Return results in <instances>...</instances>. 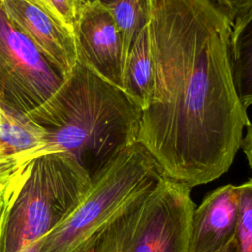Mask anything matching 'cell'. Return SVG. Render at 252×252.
<instances>
[{"label": "cell", "instance_id": "obj_16", "mask_svg": "<svg viewBox=\"0 0 252 252\" xmlns=\"http://www.w3.org/2000/svg\"><path fill=\"white\" fill-rule=\"evenodd\" d=\"M23 168L10 180L4 190L0 193V252H2V235L6 213L21 185Z\"/></svg>", "mask_w": 252, "mask_h": 252}, {"label": "cell", "instance_id": "obj_17", "mask_svg": "<svg viewBox=\"0 0 252 252\" xmlns=\"http://www.w3.org/2000/svg\"><path fill=\"white\" fill-rule=\"evenodd\" d=\"M232 24L252 8V0H210Z\"/></svg>", "mask_w": 252, "mask_h": 252}, {"label": "cell", "instance_id": "obj_18", "mask_svg": "<svg viewBox=\"0 0 252 252\" xmlns=\"http://www.w3.org/2000/svg\"><path fill=\"white\" fill-rule=\"evenodd\" d=\"M246 134L241 141V148L246 157L250 168H252V123H250L246 127Z\"/></svg>", "mask_w": 252, "mask_h": 252}, {"label": "cell", "instance_id": "obj_7", "mask_svg": "<svg viewBox=\"0 0 252 252\" xmlns=\"http://www.w3.org/2000/svg\"><path fill=\"white\" fill-rule=\"evenodd\" d=\"M11 24L66 78L78 61L73 28L40 0H1Z\"/></svg>", "mask_w": 252, "mask_h": 252}, {"label": "cell", "instance_id": "obj_19", "mask_svg": "<svg viewBox=\"0 0 252 252\" xmlns=\"http://www.w3.org/2000/svg\"><path fill=\"white\" fill-rule=\"evenodd\" d=\"M217 252H238V247H237L235 239L232 240L230 243H228L225 247H223L222 249H220Z\"/></svg>", "mask_w": 252, "mask_h": 252}, {"label": "cell", "instance_id": "obj_9", "mask_svg": "<svg viewBox=\"0 0 252 252\" xmlns=\"http://www.w3.org/2000/svg\"><path fill=\"white\" fill-rule=\"evenodd\" d=\"M237 208V185H222L208 194L192 214L189 252H217L234 240Z\"/></svg>", "mask_w": 252, "mask_h": 252}, {"label": "cell", "instance_id": "obj_12", "mask_svg": "<svg viewBox=\"0 0 252 252\" xmlns=\"http://www.w3.org/2000/svg\"><path fill=\"white\" fill-rule=\"evenodd\" d=\"M229 61L236 93L247 108L252 104V8L231 26Z\"/></svg>", "mask_w": 252, "mask_h": 252}, {"label": "cell", "instance_id": "obj_14", "mask_svg": "<svg viewBox=\"0 0 252 252\" xmlns=\"http://www.w3.org/2000/svg\"><path fill=\"white\" fill-rule=\"evenodd\" d=\"M238 186L235 241L238 252H252V177Z\"/></svg>", "mask_w": 252, "mask_h": 252}, {"label": "cell", "instance_id": "obj_3", "mask_svg": "<svg viewBox=\"0 0 252 252\" xmlns=\"http://www.w3.org/2000/svg\"><path fill=\"white\" fill-rule=\"evenodd\" d=\"M92 179L67 152L41 155L22 171L5 217L2 252H24L62 223L84 201Z\"/></svg>", "mask_w": 252, "mask_h": 252}, {"label": "cell", "instance_id": "obj_2", "mask_svg": "<svg viewBox=\"0 0 252 252\" xmlns=\"http://www.w3.org/2000/svg\"><path fill=\"white\" fill-rule=\"evenodd\" d=\"M27 115L56 152L77 159L93 182L138 142L142 108L78 60L55 93Z\"/></svg>", "mask_w": 252, "mask_h": 252}, {"label": "cell", "instance_id": "obj_15", "mask_svg": "<svg viewBox=\"0 0 252 252\" xmlns=\"http://www.w3.org/2000/svg\"><path fill=\"white\" fill-rule=\"evenodd\" d=\"M56 15H58L67 25L73 28L79 16L82 0H40Z\"/></svg>", "mask_w": 252, "mask_h": 252}, {"label": "cell", "instance_id": "obj_10", "mask_svg": "<svg viewBox=\"0 0 252 252\" xmlns=\"http://www.w3.org/2000/svg\"><path fill=\"white\" fill-rule=\"evenodd\" d=\"M53 152L43 129L27 114L0 103V193L24 166Z\"/></svg>", "mask_w": 252, "mask_h": 252}, {"label": "cell", "instance_id": "obj_20", "mask_svg": "<svg viewBox=\"0 0 252 252\" xmlns=\"http://www.w3.org/2000/svg\"><path fill=\"white\" fill-rule=\"evenodd\" d=\"M0 2H1V0H0Z\"/></svg>", "mask_w": 252, "mask_h": 252}, {"label": "cell", "instance_id": "obj_8", "mask_svg": "<svg viewBox=\"0 0 252 252\" xmlns=\"http://www.w3.org/2000/svg\"><path fill=\"white\" fill-rule=\"evenodd\" d=\"M73 31L78 60L122 89L125 54L109 11L97 0L83 1Z\"/></svg>", "mask_w": 252, "mask_h": 252}, {"label": "cell", "instance_id": "obj_11", "mask_svg": "<svg viewBox=\"0 0 252 252\" xmlns=\"http://www.w3.org/2000/svg\"><path fill=\"white\" fill-rule=\"evenodd\" d=\"M155 79L150 24L138 34L131 45L124 64L122 90L142 109L151 98Z\"/></svg>", "mask_w": 252, "mask_h": 252}, {"label": "cell", "instance_id": "obj_5", "mask_svg": "<svg viewBox=\"0 0 252 252\" xmlns=\"http://www.w3.org/2000/svg\"><path fill=\"white\" fill-rule=\"evenodd\" d=\"M191 188L162 177L113 220L91 252H189Z\"/></svg>", "mask_w": 252, "mask_h": 252}, {"label": "cell", "instance_id": "obj_13", "mask_svg": "<svg viewBox=\"0 0 252 252\" xmlns=\"http://www.w3.org/2000/svg\"><path fill=\"white\" fill-rule=\"evenodd\" d=\"M111 14L119 32L125 60L140 32L150 24L152 0H97ZM125 64V63H124Z\"/></svg>", "mask_w": 252, "mask_h": 252}, {"label": "cell", "instance_id": "obj_6", "mask_svg": "<svg viewBox=\"0 0 252 252\" xmlns=\"http://www.w3.org/2000/svg\"><path fill=\"white\" fill-rule=\"evenodd\" d=\"M64 79L11 24L0 5V103L29 114L44 103Z\"/></svg>", "mask_w": 252, "mask_h": 252}, {"label": "cell", "instance_id": "obj_4", "mask_svg": "<svg viewBox=\"0 0 252 252\" xmlns=\"http://www.w3.org/2000/svg\"><path fill=\"white\" fill-rule=\"evenodd\" d=\"M162 177L149 151L139 142L131 145L92 182L79 207L40 239L38 252H91L124 209Z\"/></svg>", "mask_w": 252, "mask_h": 252}, {"label": "cell", "instance_id": "obj_1", "mask_svg": "<svg viewBox=\"0 0 252 252\" xmlns=\"http://www.w3.org/2000/svg\"><path fill=\"white\" fill-rule=\"evenodd\" d=\"M231 23L210 0H152L155 79L138 142L190 188L225 173L249 124L229 61Z\"/></svg>", "mask_w": 252, "mask_h": 252}]
</instances>
